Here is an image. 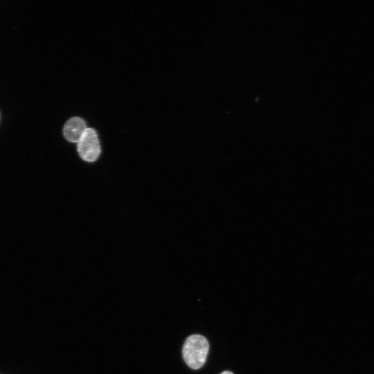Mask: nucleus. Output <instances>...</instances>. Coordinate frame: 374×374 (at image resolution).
Listing matches in <instances>:
<instances>
[{"label": "nucleus", "mask_w": 374, "mask_h": 374, "mask_svg": "<svg viewBox=\"0 0 374 374\" xmlns=\"http://www.w3.org/2000/svg\"><path fill=\"white\" fill-rule=\"evenodd\" d=\"M208 350L207 339L200 335H193L189 336L184 344L183 357L190 368L199 369L204 364Z\"/></svg>", "instance_id": "f257e3e1"}, {"label": "nucleus", "mask_w": 374, "mask_h": 374, "mask_svg": "<svg viewBox=\"0 0 374 374\" xmlns=\"http://www.w3.org/2000/svg\"><path fill=\"white\" fill-rule=\"evenodd\" d=\"M87 128V124L83 118L78 116L72 117L65 123L63 134L68 141L78 143Z\"/></svg>", "instance_id": "7ed1b4c3"}, {"label": "nucleus", "mask_w": 374, "mask_h": 374, "mask_svg": "<svg viewBox=\"0 0 374 374\" xmlns=\"http://www.w3.org/2000/svg\"><path fill=\"white\" fill-rule=\"evenodd\" d=\"M221 374H233V373H231V371H225L222 372Z\"/></svg>", "instance_id": "20e7f679"}, {"label": "nucleus", "mask_w": 374, "mask_h": 374, "mask_svg": "<svg viewBox=\"0 0 374 374\" xmlns=\"http://www.w3.org/2000/svg\"><path fill=\"white\" fill-rule=\"evenodd\" d=\"M77 150L80 158L87 162L96 161L100 154L101 148L97 132L87 127L77 143Z\"/></svg>", "instance_id": "f03ea898"}]
</instances>
